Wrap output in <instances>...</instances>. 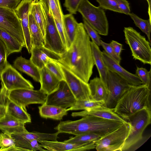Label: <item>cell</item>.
<instances>
[{
	"label": "cell",
	"mask_w": 151,
	"mask_h": 151,
	"mask_svg": "<svg viewBox=\"0 0 151 151\" xmlns=\"http://www.w3.org/2000/svg\"><path fill=\"white\" fill-rule=\"evenodd\" d=\"M61 56L59 62L81 80L88 83L95 64L90 37L83 23H79L73 41Z\"/></svg>",
	"instance_id": "6da1fadb"
},
{
	"label": "cell",
	"mask_w": 151,
	"mask_h": 151,
	"mask_svg": "<svg viewBox=\"0 0 151 151\" xmlns=\"http://www.w3.org/2000/svg\"><path fill=\"white\" fill-rule=\"evenodd\" d=\"M151 89L144 84L131 85L124 92L113 109L122 118L142 109H151Z\"/></svg>",
	"instance_id": "7a4b0ae2"
},
{
	"label": "cell",
	"mask_w": 151,
	"mask_h": 151,
	"mask_svg": "<svg viewBox=\"0 0 151 151\" xmlns=\"http://www.w3.org/2000/svg\"><path fill=\"white\" fill-rule=\"evenodd\" d=\"M123 119L129 124L130 130L121 151H134L142 145L150 136L144 137L143 133L151 123V109L145 107Z\"/></svg>",
	"instance_id": "3957f363"
},
{
	"label": "cell",
	"mask_w": 151,
	"mask_h": 151,
	"mask_svg": "<svg viewBox=\"0 0 151 151\" xmlns=\"http://www.w3.org/2000/svg\"><path fill=\"white\" fill-rule=\"evenodd\" d=\"M123 123L119 121L87 115L78 120L75 127L79 134L92 133L102 137L116 129Z\"/></svg>",
	"instance_id": "277c9868"
},
{
	"label": "cell",
	"mask_w": 151,
	"mask_h": 151,
	"mask_svg": "<svg viewBox=\"0 0 151 151\" xmlns=\"http://www.w3.org/2000/svg\"><path fill=\"white\" fill-rule=\"evenodd\" d=\"M123 32L125 42L130 47L133 59L151 65V43L132 27H124Z\"/></svg>",
	"instance_id": "5b68a950"
},
{
	"label": "cell",
	"mask_w": 151,
	"mask_h": 151,
	"mask_svg": "<svg viewBox=\"0 0 151 151\" xmlns=\"http://www.w3.org/2000/svg\"><path fill=\"white\" fill-rule=\"evenodd\" d=\"M78 12L83 19L88 23L99 35L107 36L109 33V22L103 9L96 7L88 0H82L79 6Z\"/></svg>",
	"instance_id": "8992f818"
},
{
	"label": "cell",
	"mask_w": 151,
	"mask_h": 151,
	"mask_svg": "<svg viewBox=\"0 0 151 151\" xmlns=\"http://www.w3.org/2000/svg\"><path fill=\"white\" fill-rule=\"evenodd\" d=\"M130 130L129 123H123L118 128L96 141L95 149L98 151H121Z\"/></svg>",
	"instance_id": "52a82bcc"
},
{
	"label": "cell",
	"mask_w": 151,
	"mask_h": 151,
	"mask_svg": "<svg viewBox=\"0 0 151 151\" xmlns=\"http://www.w3.org/2000/svg\"><path fill=\"white\" fill-rule=\"evenodd\" d=\"M40 2L44 15L46 24L44 46L61 55L66 51V49L57 29L53 17L49 14L48 10L44 5Z\"/></svg>",
	"instance_id": "ba28073f"
},
{
	"label": "cell",
	"mask_w": 151,
	"mask_h": 151,
	"mask_svg": "<svg viewBox=\"0 0 151 151\" xmlns=\"http://www.w3.org/2000/svg\"><path fill=\"white\" fill-rule=\"evenodd\" d=\"M131 85L116 73L107 69L106 87L108 96L104 106L114 109L122 96Z\"/></svg>",
	"instance_id": "9c48e42d"
},
{
	"label": "cell",
	"mask_w": 151,
	"mask_h": 151,
	"mask_svg": "<svg viewBox=\"0 0 151 151\" xmlns=\"http://www.w3.org/2000/svg\"><path fill=\"white\" fill-rule=\"evenodd\" d=\"M47 96L40 89H19L8 92L7 98L26 109V107L30 104H45Z\"/></svg>",
	"instance_id": "30bf717a"
},
{
	"label": "cell",
	"mask_w": 151,
	"mask_h": 151,
	"mask_svg": "<svg viewBox=\"0 0 151 151\" xmlns=\"http://www.w3.org/2000/svg\"><path fill=\"white\" fill-rule=\"evenodd\" d=\"M0 80L8 92L19 89H34L31 83L8 62L0 74Z\"/></svg>",
	"instance_id": "8fae6325"
},
{
	"label": "cell",
	"mask_w": 151,
	"mask_h": 151,
	"mask_svg": "<svg viewBox=\"0 0 151 151\" xmlns=\"http://www.w3.org/2000/svg\"><path fill=\"white\" fill-rule=\"evenodd\" d=\"M58 63L63 72L65 80L77 100H91L88 83L78 77L64 65L59 61Z\"/></svg>",
	"instance_id": "7c38bea8"
},
{
	"label": "cell",
	"mask_w": 151,
	"mask_h": 151,
	"mask_svg": "<svg viewBox=\"0 0 151 151\" xmlns=\"http://www.w3.org/2000/svg\"><path fill=\"white\" fill-rule=\"evenodd\" d=\"M77 100L65 81H60L58 88L47 95L45 103L67 109L72 106Z\"/></svg>",
	"instance_id": "4fadbf2b"
},
{
	"label": "cell",
	"mask_w": 151,
	"mask_h": 151,
	"mask_svg": "<svg viewBox=\"0 0 151 151\" xmlns=\"http://www.w3.org/2000/svg\"><path fill=\"white\" fill-rule=\"evenodd\" d=\"M0 28L11 35L25 47L21 24L14 12L10 14L0 15Z\"/></svg>",
	"instance_id": "5bb4252c"
},
{
	"label": "cell",
	"mask_w": 151,
	"mask_h": 151,
	"mask_svg": "<svg viewBox=\"0 0 151 151\" xmlns=\"http://www.w3.org/2000/svg\"><path fill=\"white\" fill-rule=\"evenodd\" d=\"M32 0H22L14 11L21 22L25 42V47L29 53L32 47L29 28V14Z\"/></svg>",
	"instance_id": "9a60e30c"
},
{
	"label": "cell",
	"mask_w": 151,
	"mask_h": 151,
	"mask_svg": "<svg viewBox=\"0 0 151 151\" xmlns=\"http://www.w3.org/2000/svg\"><path fill=\"white\" fill-rule=\"evenodd\" d=\"M42 147L50 151H76L89 150L95 148L96 143H70L63 142L50 140H39Z\"/></svg>",
	"instance_id": "2e32d148"
},
{
	"label": "cell",
	"mask_w": 151,
	"mask_h": 151,
	"mask_svg": "<svg viewBox=\"0 0 151 151\" xmlns=\"http://www.w3.org/2000/svg\"><path fill=\"white\" fill-rule=\"evenodd\" d=\"M102 56L106 68L114 72L125 80L132 85L142 84V83L135 74L132 73L124 69L104 51L101 52Z\"/></svg>",
	"instance_id": "e0dca14e"
},
{
	"label": "cell",
	"mask_w": 151,
	"mask_h": 151,
	"mask_svg": "<svg viewBox=\"0 0 151 151\" xmlns=\"http://www.w3.org/2000/svg\"><path fill=\"white\" fill-rule=\"evenodd\" d=\"M30 60L40 70L47 63L52 61H59L61 55L44 46L32 48Z\"/></svg>",
	"instance_id": "ac0fdd59"
},
{
	"label": "cell",
	"mask_w": 151,
	"mask_h": 151,
	"mask_svg": "<svg viewBox=\"0 0 151 151\" xmlns=\"http://www.w3.org/2000/svg\"><path fill=\"white\" fill-rule=\"evenodd\" d=\"M71 115L73 117L92 116L123 123L126 122L122 117L113 111V109H110L104 106L79 112H73L71 114Z\"/></svg>",
	"instance_id": "d6986e66"
},
{
	"label": "cell",
	"mask_w": 151,
	"mask_h": 151,
	"mask_svg": "<svg viewBox=\"0 0 151 151\" xmlns=\"http://www.w3.org/2000/svg\"><path fill=\"white\" fill-rule=\"evenodd\" d=\"M40 90L47 95L58 88L60 81L45 66L40 70Z\"/></svg>",
	"instance_id": "ffe728a7"
},
{
	"label": "cell",
	"mask_w": 151,
	"mask_h": 151,
	"mask_svg": "<svg viewBox=\"0 0 151 151\" xmlns=\"http://www.w3.org/2000/svg\"><path fill=\"white\" fill-rule=\"evenodd\" d=\"M13 67L29 76L35 81L40 82V70L30 59L20 56L14 60Z\"/></svg>",
	"instance_id": "44dd1931"
},
{
	"label": "cell",
	"mask_w": 151,
	"mask_h": 151,
	"mask_svg": "<svg viewBox=\"0 0 151 151\" xmlns=\"http://www.w3.org/2000/svg\"><path fill=\"white\" fill-rule=\"evenodd\" d=\"M24 124L6 112L4 116L0 119V130L10 134L27 131Z\"/></svg>",
	"instance_id": "7402d4cb"
},
{
	"label": "cell",
	"mask_w": 151,
	"mask_h": 151,
	"mask_svg": "<svg viewBox=\"0 0 151 151\" xmlns=\"http://www.w3.org/2000/svg\"><path fill=\"white\" fill-rule=\"evenodd\" d=\"M63 22L67 50L74 40L79 23L76 21L73 14L70 13L63 15Z\"/></svg>",
	"instance_id": "603a6c76"
},
{
	"label": "cell",
	"mask_w": 151,
	"mask_h": 151,
	"mask_svg": "<svg viewBox=\"0 0 151 151\" xmlns=\"http://www.w3.org/2000/svg\"><path fill=\"white\" fill-rule=\"evenodd\" d=\"M58 132L53 133H47L37 132H29L28 131L23 132L12 134L11 136L16 141L37 140L55 141L59 138Z\"/></svg>",
	"instance_id": "cb8c5ba5"
},
{
	"label": "cell",
	"mask_w": 151,
	"mask_h": 151,
	"mask_svg": "<svg viewBox=\"0 0 151 151\" xmlns=\"http://www.w3.org/2000/svg\"><path fill=\"white\" fill-rule=\"evenodd\" d=\"M40 116L45 119L60 120L68 114L67 109L45 103L38 107Z\"/></svg>",
	"instance_id": "d4e9b609"
},
{
	"label": "cell",
	"mask_w": 151,
	"mask_h": 151,
	"mask_svg": "<svg viewBox=\"0 0 151 151\" xmlns=\"http://www.w3.org/2000/svg\"><path fill=\"white\" fill-rule=\"evenodd\" d=\"M91 99L96 101H105L108 96L106 87L99 77L91 80L88 83Z\"/></svg>",
	"instance_id": "484cf974"
},
{
	"label": "cell",
	"mask_w": 151,
	"mask_h": 151,
	"mask_svg": "<svg viewBox=\"0 0 151 151\" xmlns=\"http://www.w3.org/2000/svg\"><path fill=\"white\" fill-rule=\"evenodd\" d=\"M6 107V112L14 118L24 124L31 122L30 115L27 112L26 109L8 98Z\"/></svg>",
	"instance_id": "4316f807"
},
{
	"label": "cell",
	"mask_w": 151,
	"mask_h": 151,
	"mask_svg": "<svg viewBox=\"0 0 151 151\" xmlns=\"http://www.w3.org/2000/svg\"><path fill=\"white\" fill-rule=\"evenodd\" d=\"M91 45L94 64L98 70L100 78L106 88L107 69L102 58V52L99 47L93 42L91 41Z\"/></svg>",
	"instance_id": "83f0119b"
},
{
	"label": "cell",
	"mask_w": 151,
	"mask_h": 151,
	"mask_svg": "<svg viewBox=\"0 0 151 151\" xmlns=\"http://www.w3.org/2000/svg\"><path fill=\"white\" fill-rule=\"evenodd\" d=\"M29 24L32 48L44 46V37L32 15L29 12Z\"/></svg>",
	"instance_id": "f1b7e54d"
},
{
	"label": "cell",
	"mask_w": 151,
	"mask_h": 151,
	"mask_svg": "<svg viewBox=\"0 0 151 151\" xmlns=\"http://www.w3.org/2000/svg\"><path fill=\"white\" fill-rule=\"evenodd\" d=\"M0 39L6 47L7 55L21 51L23 45L16 39L6 31L0 28Z\"/></svg>",
	"instance_id": "f546056e"
},
{
	"label": "cell",
	"mask_w": 151,
	"mask_h": 151,
	"mask_svg": "<svg viewBox=\"0 0 151 151\" xmlns=\"http://www.w3.org/2000/svg\"><path fill=\"white\" fill-rule=\"evenodd\" d=\"M29 12L33 16L44 37L45 21L39 0H32L30 7Z\"/></svg>",
	"instance_id": "4dcf8cb0"
},
{
	"label": "cell",
	"mask_w": 151,
	"mask_h": 151,
	"mask_svg": "<svg viewBox=\"0 0 151 151\" xmlns=\"http://www.w3.org/2000/svg\"><path fill=\"white\" fill-rule=\"evenodd\" d=\"M48 10V13L53 18L59 21L63 22V14L59 0H39Z\"/></svg>",
	"instance_id": "1f68e13d"
},
{
	"label": "cell",
	"mask_w": 151,
	"mask_h": 151,
	"mask_svg": "<svg viewBox=\"0 0 151 151\" xmlns=\"http://www.w3.org/2000/svg\"><path fill=\"white\" fill-rule=\"evenodd\" d=\"M15 139L11 134L6 133H0V151H24L16 146Z\"/></svg>",
	"instance_id": "d6a6232c"
},
{
	"label": "cell",
	"mask_w": 151,
	"mask_h": 151,
	"mask_svg": "<svg viewBox=\"0 0 151 151\" xmlns=\"http://www.w3.org/2000/svg\"><path fill=\"white\" fill-rule=\"evenodd\" d=\"M101 137L98 134L92 133H86L75 135L64 141L70 143H96Z\"/></svg>",
	"instance_id": "836d02e7"
},
{
	"label": "cell",
	"mask_w": 151,
	"mask_h": 151,
	"mask_svg": "<svg viewBox=\"0 0 151 151\" xmlns=\"http://www.w3.org/2000/svg\"><path fill=\"white\" fill-rule=\"evenodd\" d=\"M104 101H96L91 100H80L77 101L71 107L67 109L68 111L71 110H85L101 106H104Z\"/></svg>",
	"instance_id": "e575fe53"
},
{
	"label": "cell",
	"mask_w": 151,
	"mask_h": 151,
	"mask_svg": "<svg viewBox=\"0 0 151 151\" xmlns=\"http://www.w3.org/2000/svg\"><path fill=\"white\" fill-rule=\"evenodd\" d=\"M129 15L133 20L136 26L147 35L148 41L151 43V22L149 19H142L133 13H130Z\"/></svg>",
	"instance_id": "d590c367"
},
{
	"label": "cell",
	"mask_w": 151,
	"mask_h": 151,
	"mask_svg": "<svg viewBox=\"0 0 151 151\" xmlns=\"http://www.w3.org/2000/svg\"><path fill=\"white\" fill-rule=\"evenodd\" d=\"M16 146L24 151H46L37 140L16 141Z\"/></svg>",
	"instance_id": "8d00e7d4"
},
{
	"label": "cell",
	"mask_w": 151,
	"mask_h": 151,
	"mask_svg": "<svg viewBox=\"0 0 151 151\" xmlns=\"http://www.w3.org/2000/svg\"><path fill=\"white\" fill-rule=\"evenodd\" d=\"M135 74L139 78L142 84L146 85L151 89V69L148 71L145 68L137 66Z\"/></svg>",
	"instance_id": "74e56055"
},
{
	"label": "cell",
	"mask_w": 151,
	"mask_h": 151,
	"mask_svg": "<svg viewBox=\"0 0 151 151\" xmlns=\"http://www.w3.org/2000/svg\"><path fill=\"white\" fill-rule=\"evenodd\" d=\"M84 28L89 37L93 42L98 46H101V37L99 34L85 19H83Z\"/></svg>",
	"instance_id": "f35d334b"
},
{
	"label": "cell",
	"mask_w": 151,
	"mask_h": 151,
	"mask_svg": "<svg viewBox=\"0 0 151 151\" xmlns=\"http://www.w3.org/2000/svg\"><path fill=\"white\" fill-rule=\"evenodd\" d=\"M45 66L60 81L65 80L63 72L58 61L51 62L47 64Z\"/></svg>",
	"instance_id": "ab89813d"
},
{
	"label": "cell",
	"mask_w": 151,
	"mask_h": 151,
	"mask_svg": "<svg viewBox=\"0 0 151 151\" xmlns=\"http://www.w3.org/2000/svg\"><path fill=\"white\" fill-rule=\"evenodd\" d=\"M103 9L122 13L115 0H96Z\"/></svg>",
	"instance_id": "60d3db41"
},
{
	"label": "cell",
	"mask_w": 151,
	"mask_h": 151,
	"mask_svg": "<svg viewBox=\"0 0 151 151\" xmlns=\"http://www.w3.org/2000/svg\"><path fill=\"white\" fill-rule=\"evenodd\" d=\"M8 57L6 46L0 39V75L8 62Z\"/></svg>",
	"instance_id": "b9f144b4"
},
{
	"label": "cell",
	"mask_w": 151,
	"mask_h": 151,
	"mask_svg": "<svg viewBox=\"0 0 151 151\" xmlns=\"http://www.w3.org/2000/svg\"><path fill=\"white\" fill-rule=\"evenodd\" d=\"M82 0H65L64 6L72 14H76L78 9Z\"/></svg>",
	"instance_id": "7bdbcfd3"
},
{
	"label": "cell",
	"mask_w": 151,
	"mask_h": 151,
	"mask_svg": "<svg viewBox=\"0 0 151 151\" xmlns=\"http://www.w3.org/2000/svg\"><path fill=\"white\" fill-rule=\"evenodd\" d=\"M101 46L106 52L118 64H120L121 60L120 56H118L114 52L109 43H107L101 40Z\"/></svg>",
	"instance_id": "ee69618b"
},
{
	"label": "cell",
	"mask_w": 151,
	"mask_h": 151,
	"mask_svg": "<svg viewBox=\"0 0 151 151\" xmlns=\"http://www.w3.org/2000/svg\"><path fill=\"white\" fill-rule=\"evenodd\" d=\"M21 0H0V7L14 11Z\"/></svg>",
	"instance_id": "f6af8a7d"
},
{
	"label": "cell",
	"mask_w": 151,
	"mask_h": 151,
	"mask_svg": "<svg viewBox=\"0 0 151 151\" xmlns=\"http://www.w3.org/2000/svg\"><path fill=\"white\" fill-rule=\"evenodd\" d=\"M122 13L129 15L130 13L129 4L126 0H115Z\"/></svg>",
	"instance_id": "bcb514c9"
},
{
	"label": "cell",
	"mask_w": 151,
	"mask_h": 151,
	"mask_svg": "<svg viewBox=\"0 0 151 151\" xmlns=\"http://www.w3.org/2000/svg\"><path fill=\"white\" fill-rule=\"evenodd\" d=\"M54 19L56 27L60 35L63 44L67 50L65 33L64 30L63 22L59 21Z\"/></svg>",
	"instance_id": "7dc6e473"
},
{
	"label": "cell",
	"mask_w": 151,
	"mask_h": 151,
	"mask_svg": "<svg viewBox=\"0 0 151 151\" xmlns=\"http://www.w3.org/2000/svg\"><path fill=\"white\" fill-rule=\"evenodd\" d=\"M109 44L116 54L119 56H120V54L122 50V45L114 40L111 41Z\"/></svg>",
	"instance_id": "c3c4849f"
},
{
	"label": "cell",
	"mask_w": 151,
	"mask_h": 151,
	"mask_svg": "<svg viewBox=\"0 0 151 151\" xmlns=\"http://www.w3.org/2000/svg\"><path fill=\"white\" fill-rule=\"evenodd\" d=\"M14 11L8 9L0 7V15L12 14Z\"/></svg>",
	"instance_id": "681fc988"
},
{
	"label": "cell",
	"mask_w": 151,
	"mask_h": 151,
	"mask_svg": "<svg viewBox=\"0 0 151 151\" xmlns=\"http://www.w3.org/2000/svg\"><path fill=\"white\" fill-rule=\"evenodd\" d=\"M6 112V105L0 104V119L4 116Z\"/></svg>",
	"instance_id": "f907efd6"
},
{
	"label": "cell",
	"mask_w": 151,
	"mask_h": 151,
	"mask_svg": "<svg viewBox=\"0 0 151 151\" xmlns=\"http://www.w3.org/2000/svg\"><path fill=\"white\" fill-rule=\"evenodd\" d=\"M148 4V13L149 17V20L151 22V0H146Z\"/></svg>",
	"instance_id": "816d5d0a"
}]
</instances>
